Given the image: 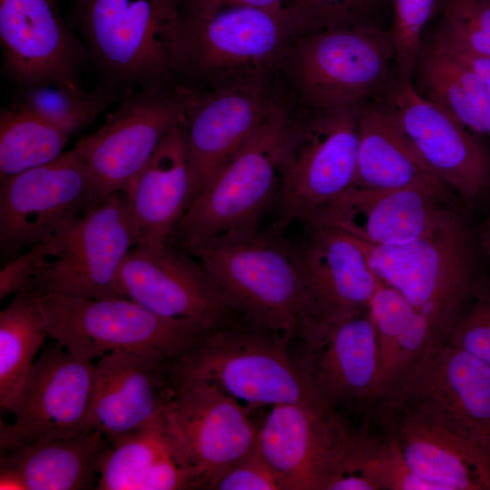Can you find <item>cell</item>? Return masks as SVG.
Instances as JSON below:
<instances>
[{
    "instance_id": "cell-1",
    "label": "cell",
    "mask_w": 490,
    "mask_h": 490,
    "mask_svg": "<svg viewBox=\"0 0 490 490\" xmlns=\"http://www.w3.org/2000/svg\"><path fill=\"white\" fill-rule=\"evenodd\" d=\"M235 313L290 340L318 323L294 244L260 227L207 240L189 250Z\"/></svg>"
},
{
    "instance_id": "cell-2",
    "label": "cell",
    "mask_w": 490,
    "mask_h": 490,
    "mask_svg": "<svg viewBox=\"0 0 490 490\" xmlns=\"http://www.w3.org/2000/svg\"><path fill=\"white\" fill-rule=\"evenodd\" d=\"M73 15L103 81L136 89L179 73L180 0H74Z\"/></svg>"
},
{
    "instance_id": "cell-3",
    "label": "cell",
    "mask_w": 490,
    "mask_h": 490,
    "mask_svg": "<svg viewBox=\"0 0 490 490\" xmlns=\"http://www.w3.org/2000/svg\"><path fill=\"white\" fill-rule=\"evenodd\" d=\"M300 34L290 10L231 5L182 12L178 72L211 87L268 82Z\"/></svg>"
},
{
    "instance_id": "cell-4",
    "label": "cell",
    "mask_w": 490,
    "mask_h": 490,
    "mask_svg": "<svg viewBox=\"0 0 490 490\" xmlns=\"http://www.w3.org/2000/svg\"><path fill=\"white\" fill-rule=\"evenodd\" d=\"M296 123L279 102L250 141L194 198L168 243L187 251L214 237L260 227L261 217L276 202Z\"/></svg>"
},
{
    "instance_id": "cell-5",
    "label": "cell",
    "mask_w": 490,
    "mask_h": 490,
    "mask_svg": "<svg viewBox=\"0 0 490 490\" xmlns=\"http://www.w3.org/2000/svg\"><path fill=\"white\" fill-rule=\"evenodd\" d=\"M49 337L74 357L93 361L114 352H142L174 360L213 330L158 315L126 297L89 299L36 293Z\"/></svg>"
},
{
    "instance_id": "cell-6",
    "label": "cell",
    "mask_w": 490,
    "mask_h": 490,
    "mask_svg": "<svg viewBox=\"0 0 490 490\" xmlns=\"http://www.w3.org/2000/svg\"><path fill=\"white\" fill-rule=\"evenodd\" d=\"M289 341L256 327L220 328L172 360L171 375L214 384L241 404L251 406L319 401L298 359L289 354Z\"/></svg>"
},
{
    "instance_id": "cell-7",
    "label": "cell",
    "mask_w": 490,
    "mask_h": 490,
    "mask_svg": "<svg viewBox=\"0 0 490 490\" xmlns=\"http://www.w3.org/2000/svg\"><path fill=\"white\" fill-rule=\"evenodd\" d=\"M292 47L299 86L317 111L361 107L394 74L392 31L372 24L304 34Z\"/></svg>"
},
{
    "instance_id": "cell-8",
    "label": "cell",
    "mask_w": 490,
    "mask_h": 490,
    "mask_svg": "<svg viewBox=\"0 0 490 490\" xmlns=\"http://www.w3.org/2000/svg\"><path fill=\"white\" fill-rule=\"evenodd\" d=\"M186 103L185 85L136 88L98 130L79 140L74 149L91 180L87 209L125 191L168 133L184 122Z\"/></svg>"
},
{
    "instance_id": "cell-9",
    "label": "cell",
    "mask_w": 490,
    "mask_h": 490,
    "mask_svg": "<svg viewBox=\"0 0 490 490\" xmlns=\"http://www.w3.org/2000/svg\"><path fill=\"white\" fill-rule=\"evenodd\" d=\"M353 240L378 279L425 315L439 342L446 341L475 281L461 220L430 236L399 245L374 246Z\"/></svg>"
},
{
    "instance_id": "cell-10",
    "label": "cell",
    "mask_w": 490,
    "mask_h": 490,
    "mask_svg": "<svg viewBox=\"0 0 490 490\" xmlns=\"http://www.w3.org/2000/svg\"><path fill=\"white\" fill-rule=\"evenodd\" d=\"M46 262L34 282L36 293L103 299L123 297L118 274L135 247L123 192H117L69 220L48 238Z\"/></svg>"
},
{
    "instance_id": "cell-11",
    "label": "cell",
    "mask_w": 490,
    "mask_h": 490,
    "mask_svg": "<svg viewBox=\"0 0 490 490\" xmlns=\"http://www.w3.org/2000/svg\"><path fill=\"white\" fill-rule=\"evenodd\" d=\"M360 107L317 111L297 122L282 165L270 230L282 234L353 186L358 163Z\"/></svg>"
},
{
    "instance_id": "cell-12",
    "label": "cell",
    "mask_w": 490,
    "mask_h": 490,
    "mask_svg": "<svg viewBox=\"0 0 490 490\" xmlns=\"http://www.w3.org/2000/svg\"><path fill=\"white\" fill-rule=\"evenodd\" d=\"M172 378L164 427L195 488L208 489L220 474L256 447L258 427L243 404L216 385Z\"/></svg>"
},
{
    "instance_id": "cell-13",
    "label": "cell",
    "mask_w": 490,
    "mask_h": 490,
    "mask_svg": "<svg viewBox=\"0 0 490 490\" xmlns=\"http://www.w3.org/2000/svg\"><path fill=\"white\" fill-rule=\"evenodd\" d=\"M388 399L427 413L490 457V367L472 354L446 341L430 344L380 401Z\"/></svg>"
},
{
    "instance_id": "cell-14",
    "label": "cell",
    "mask_w": 490,
    "mask_h": 490,
    "mask_svg": "<svg viewBox=\"0 0 490 490\" xmlns=\"http://www.w3.org/2000/svg\"><path fill=\"white\" fill-rule=\"evenodd\" d=\"M91 180L73 148L44 165L0 179V250L5 262L45 240L88 208Z\"/></svg>"
},
{
    "instance_id": "cell-15",
    "label": "cell",
    "mask_w": 490,
    "mask_h": 490,
    "mask_svg": "<svg viewBox=\"0 0 490 490\" xmlns=\"http://www.w3.org/2000/svg\"><path fill=\"white\" fill-rule=\"evenodd\" d=\"M393 115L432 172L466 203L490 184V155L453 116L422 97L412 81L395 72L376 99Z\"/></svg>"
},
{
    "instance_id": "cell-16",
    "label": "cell",
    "mask_w": 490,
    "mask_h": 490,
    "mask_svg": "<svg viewBox=\"0 0 490 490\" xmlns=\"http://www.w3.org/2000/svg\"><path fill=\"white\" fill-rule=\"evenodd\" d=\"M353 432L319 401L276 405L258 428L256 447L281 490H324L343 463Z\"/></svg>"
},
{
    "instance_id": "cell-17",
    "label": "cell",
    "mask_w": 490,
    "mask_h": 490,
    "mask_svg": "<svg viewBox=\"0 0 490 490\" xmlns=\"http://www.w3.org/2000/svg\"><path fill=\"white\" fill-rule=\"evenodd\" d=\"M448 192L421 188L391 190L351 186L304 221L374 246L408 243L457 220Z\"/></svg>"
},
{
    "instance_id": "cell-18",
    "label": "cell",
    "mask_w": 490,
    "mask_h": 490,
    "mask_svg": "<svg viewBox=\"0 0 490 490\" xmlns=\"http://www.w3.org/2000/svg\"><path fill=\"white\" fill-rule=\"evenodd\" d=\"M279 102L271 95L268 82L204 91L187 86L184 131L190 204L250 141Z\"/></svg>"
},
{
    "instance_id": "cell-19",
    "label": "cell",
    "mask_w": 490,
    "mask_h": 490,
    "mask_svg": "<svg viewBox=\"0 0 490 490\" xmlns=\"http://www.w3.org/2000/svg\"><path fill=\"white\" fill-rule=\"evenodd\" d=\"M93 370V361L74 357L56 341L45 347L22 387L15 420L0 422L1 451L88 431Z\"/></svg>"
},
{
    "instance_id": "cell-20",
    "label": "cell",
    "mask_w": 490,
    "mask_h": 490,
    "mask_svg": "<svg viewBox=\"0 0 490 490\" xmlns=\"http://www.w3.org/2000/svg\"><path fill=\"white\" fill-rule=\"evenodd\" d=\"M118 281L123 297L158 315L191 320L208 330L229 327L235 313L201 262L170 243L133 247Z\"/></svg>"
},
{
    "instance_id": "cell-21",
    "label": "cell",
    "mask_w": 490,
    "mask_h": 490,
    "mask_svg": "<svg viewBox=\"0 0 490 490\" xmlns=\"http://www.w3.org/2000/svg\"><path fill=\"white\" fill-rule=\"evenodd\" d=\"M172 360L142 352H114L94 364L85 428L110 445L141 430L164 426L173 389Z\"/></svg>"
},
{
    "instance_id": "cell-22",
    "label": "cell",
    "mask_w": 490,
    "mask_h": 490,
    "mask_svg": "<svg viewBox=\"0 0 490 490\" xmlns=\"http://www.w3.org/2000/svg\"><path fill=\"white\" fill-rule=\"evenodd\" d=\"M299 338L298 363L319 401L336 411L342 405L376 402L378 348L368 310L338 322L316 323Z\"/></svg>"
},
{
    "instance_id": "cell-23",
    "label": "cell",
    "mask_w": 490,
    "mask_h": 490,
    "mask_svg": "<svg viewBox=\"0 0 490 490\" xmlns=\"http://www.w3.org/2000/svg\"><path fill=\"white\" fill-rule=\"evenodd\" d=\"M3 69L18 86L77 80L90 60L56 0H0Z\"/></svg>"
},
{
    "instance_id": "cell-24",
    "label": "cell",
    "mask_w": 490,
    "mask_h": 490,
    "mask_svg": "<svg viewBox=\"0 0 490 490\" xmlns=\"http://www.w3.org/2000/svg\"><path fill=\"white\" fill-rule=\"evenodd\" d=\"M378 422L421 478L439 490H490V457L427 413L399 400L378 402Z\"/></svg>"
},
{
    "instance_id": "cell-25",
    "label": "cell",
    "mask_w": 490,
    "mask_h": 490,
    "mask_svg": "<svg viewBox=\"0 0 490 490\" xmlns=\"http://www.w3.org/2000/svg\"><path fill=\"white\" fill-rule=\"evenodd\" d=\"M308 229L307 240L294 248L317 321L338 322L366 312L381 281L359 245L333 230Z\"/></svg>"
},
{
    "instance_id": "cell-26",
    "label": "cell",
    "mask_w": 490,
    "mask_h": 490,
    "mask_svg": "<svg viewBox=\"0 0 490 490\" xmlns=\"http://www.w3.org/2000/svg\"><path fill=\"white\" fill-rule=\"evenodd\" d=\"M123 193L132 219L135 247L168 243L191 200L184 122L168 133Z\"/></svg>"
},
{
    "instance_id": "cell-27",
    "label": "cell",
    "mask_w": 490,
    "mask_h": 490,
    "mask_svg": "<svg viewBox=\"0 0 490 490\" xmlns=\"http://www.w3.org/2000/svg\"><path fill=\"white\" fill-rule=\"evenodd\" d=\"M353 186L391 190L421 188L448 192L377 100L359 109L357 174Z\"/></svg>"
},
{
    "instance_id": "cell-28",
    "label": "cell",
    "mask_w": 490,
    "mask_h": 490,
    "mask_svg": "<svg viewBox=\"0 0 490 490\" xmlns=\"http://www.w3.org/2000/svg\"><path fill=\"white\" fill-rule=\"evenodd\" d=\"M110 447L96 431L1 451L0 469L16 474L26 490L96 489Z\"/></svg>"
},
{
    "instance_id": "cell-29",
    "label": "cell",
    "mask_w": 490,
    "mask_h": 490,
    "mask_svg": "<svg viewBox=\"0 0 490 490\" xmlns=\"http://www.w3.org/2000/svg\"><path fill=\"white\" fill-rule=\"evenodd\" d=\"M195 488L164 426L133 433L106 452L98 490H177Z\"/></svg>"
},
{
    "instance_id": "cell-30",
    "label": "cell",
    "mask_w": 490,
    "mask_h": 490,
    "mask_svg": "<svg viewBox=\"0 0 490 490\" xmlns=\"http://www.w3.org/2000/svg\"><path fill=\"white\" fill-rule=\"evenodd\" d=\"M413 76V85L422 97L490 141L489 92L481 78L435 35L422 41Z\"/></svg>"
},
{
    "instance_id": "cell-31",
    "label": "cell",
    "mask_w": 490,
    "mask_h": 490,
    "mask_svg": "<svg viewBox=\"0 0 490 490\" xmlns=\"http://www.w3.org/2000/svg\"><path fill=\"white\" fill-rule=\"evenodd\" d=\"M133 90L106 81L93 90L83 89L77 80L49 81L18 86L9 105L34 114L72 136Z\"/></svg>"
},
{
    "instance_id": "cell-32",
    "label": "cell",
    "mask_w": 490,
    "mask_h": 490,
    "mask_svg": "<svg viewBox=\"0 0 490 490\" xmlns=\"http://www.w3.org/2000/svg\"><path fill=\"white\" fill-rule=\"evenodd\" d=\"M48 331L29 290L13 296L0 311V407L13 413L22 387Z\"/></svg>"
},
{
    "instance_id": "cell-33",
    "label": "cell",
    "mask_w": 490,
    "mask_h": 490,
    "mask_svg": "<svg viewBox=\"0 0 490 490\" xmlns=\"http://www.w3.org/2000/svg\"><path fill=\"white\" fill-rule=\"evenodd\" d=\"M71 135L10 105L0 113V179L48 163L65 151Z\"/></svg>"
},
{
    "instance_id": "cell-34",
    "label": "cell",
    "mask_w": 490,
    "mask_h": 490,
    "mask_svg": "<svg viewBox=\"0 0 490 490\" xmlns=\"http://www.w3.org/2000/svg\"><path fill=\"white\" fill-rule=\"evenodd\" d=\"M341 472L359 474L377 490H439L412 470L395 439L385 431L380 436L368 431L353 433L337 474Z\"/></svg>"
},
{
    "instance_id": "cell-35",
    "label": "cell",
    "mask_w": 490,
    "mask_h": 490,
    "mask_svg": "<svg viewBox=\"0 0 490 490\" xmlns=\"http://www.w3.org/2000/svg\"><path fill=\"white\" fill-rule=\"evenodd\" d=\"M368 310L378 348L377 402L387 391L397 348L415 309L400 293L381 282Z\"/></svg>"
},
{
    "instance_id": "cell-36",
    "label": "cell",
    "mask_w": 490,
    "mask_h": 490,
    "mask_svg": "<svg viewBox=\"0 0 490 490\" xmlns=\"http://www.w3.org/2000/svg\"><path fill=\"white\" fill-rule=\"evenodd\" d=\"M435 34L447 46L490 57V0H444Z\"/></svg>"
},
{
    "instance_id": "cell-37",
    "label": "cell",
    "mask_w": 490,
    "mask_h": 490,
    "mask_svg": "<svg viewBox=\"0 0 490 490\" xmlns=\"http://www.w3.org/2000/svg\"><path fill=\"white\" fill-rule=\"evenodd\" d=\"M446 341L490 367V283L475 281Z\"/></svg>"
},
{
    "instance_id": "cell-38",
    "label": "cell",
    "mask_w": 490,
    "mask_h": 490,
    "mask_svg": "<svg viewBox=\"0 0 490 490\" xmlns=\"http://www.w3.org/2000/svg\"><path fill=\"white\" fill-rule=\"evenodd\" d=\"M378 0H289L301 34L369 24Z\"/></svg>"
},
{
    "instance_id": "cell-39",
    "label": "cell",
    "mask_w": 490,
    "mask_h": 490,
    "mask_svg": "<svg viewBox=\"0 0 490 490\" xmlns=\"http://www.w3.org/2000/svg\"><path fill=\"white\" fill-rule=\"evenodd\" d=\"M436 0H393L395 22L392 29L396 47V73L412 81L423 28Z\"/></svg>"
},
{
    "instance_id": "cell-40",
    "label": "cell",
    "mask_w": 490,
    "mask_h": 490,
    "mask_svg": "<svg viewBox=\"0 0 490 490\" xmlns=\"http://www.w3.org/2000/svg\"><path fill=\"white\" fill-rule=\"evenodd\" d=\"M208 489L279 490L280 486L273 471L255 447L220 474Z\"/></svg>"
},
{
    "instance_id": "cell-41",
    "label": "cell",
    "mask_w": 490,
    "mask_h": 490,
    "mask_svg": "<svg viewBox=\"0 0 490 490\" xmlns=\"http://www.w3.org/2000/svg\"><path fill=\"white\" fill-rule=\"evenodd\" d=\"M48 252L46 239L5 262L0 270V299L33 290L35 278L46 262Z\"/></svg>"
},
{
    "instance_id": "cell-42",
    "label": "cell",
    "mask_w": 490,
    "mask_h": 490,
    "mask_svg": "<svg viewBox=\"0 0 490 490\" xmlns=\"http://www.w3.org/2000/svg\"><path fill=\"white\" fill-rule=\"evenodd\" d=\"M289 0H180L181 12H203L231 5H250L275 10H289Z\"/></svg>"
},
{
    "instance_id": "cell-43",
    "label": "cell",
    "mask_w": 490,
    "mask_h": 490,
    "mask_svg": "<svg viewBox=\"0 0 490 490\" xmlns=\"http://www.w3.org/2000/svg\"><path fill=\"white\" fill-rule=\"evenodd\" d=\"M436 36V35H435ZM436 38L457 59L473 70L483 81L490 93V57L473 54L459 49L447 46L436 36Z\"/></svg>"
},
{
    "instance_id": "cell-44",
    "label": "cell",
    "mask_w": 490,
    "mask_h": 490,
    "mask_svg": "<svg viewBox=\"0 0 490 490\" xmlns=\"http://www.w3.org/2000/svg\"><path fill=\"white\" fill-rule=\"evenodd\" d=\"M324 490H377L367 477L353 472H341L333 475Z\"/></svg>"
},
{
    "instance_id": "cell-45",
    "label": "cell",
    "mask_w": 490,
    "mask_h": 490,
    "mask_svg": "<svg viewBox=\"0 0 490 490\" xmlns=\"http://www.w3.org/2000/svg\"><path fill=\"white\" fill-rule=\"evenodd\" d=\"M479 237L482 246L490 259V213L481 226Z\"/></svg>"
}]
</instances>
